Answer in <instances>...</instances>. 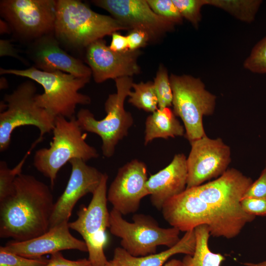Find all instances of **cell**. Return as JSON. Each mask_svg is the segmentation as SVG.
<instances>
[{
	"instance_id": "44dd1931",
	"label": "cell",
	"mask_w": 266,
	"mask_h": 266,
	"mask_svg": "<svg viewBox=\"0 0 266 266\" xmlns=\"http://www.w3.org/2000/svg\"><path fill=\"white\" fill-rule=\"evenodd\" d=\"M195 246V233L194 230H192L185 232L174 246L159 253L134 257L122 247H117L114 250L113 259L122 266H164L169 258L174 255H193Z\"/></svg>"
},
{
	"instance_id": "5b68a950",
	"label": "cell",
	"mask_w": 266,
	"mask_h": 266,
	"mask_svg": "<svg viewBox=\"0 0 266 266\" xmlns=\"http://www.w3.org/2000/svg\"><path fill=\"white\" fill-rule=\"evenodd\" d=\"M52 133L50 146L36 150L33 162L35 168L49 179L52 187L59 170L70 160L86 162L99 157L96 148L86 141L87 133H83L75 116L70 119L56 117Z\"/></svg>"
},
{
	"instance_id": "9a60e30c",
	"label": "cell",
	"mask_w": 266,
	"mask_h": 266,
	"mask_svg": "<svg viewBox=\"0 0 266 266\" xmlns=\"http://www.w3.org/2000/svg\"><path fill=\"white\" fill-rule=\"evenodd\" d=\"M140 54L139 50L114 52L102 38L86 47L85 58L94 81L100 83L107 79L132 77L139 73L140 68L137 59Z\"/></svg>"
},
{
	"instance_id": "f1b7e54d",
	"label": "cell",
	"mask_w": 266,
	"mask_h": 266,
	"mask_svg": "<svg viewBox=\"0 0 266 266\" xmlns=\"http://www.w3.org/2000/svg\"><path fill=\"white\" fill-rule=\"evenodd\" d=\"M183 18L198 28L201 20V9L205 0H172Z\"/></svg>"
},
{
	"instance_id": "7a4b0ae2",
	"label": "cell",
	"mask_w": 266,
	"mask_h": 266,
	"mask_svg": "<svg viewBox=\"0 0 266 266\" xmlns=\"http://www.w3.org/2000/svg\"><path fill=\"white\" fill-rule=\"evenodd\" d=\"M252 182L250 177L231 168L216 179L194 187L212 214L214 227L211 236L234 238L247 223L255 219V216L246 213L241 205V200Z\"/></svg>"
},
{
	"instance_id": "b9f144b4",
	"label": "cell",
	"mask_w": 266,
	"mask_h": 266,
	"mask_svg": "<svg viewBox=\"0 0 266 266\" xmlns=\"http://www.w3.org/2000/svg\"><path fill=\"white\" fill-rule=\"evenodd\" d=\"M104 266H122L120 265L118 263H117L116 261L113 260L107 261V262L106 263L105 265Z\"/></svg>"
},
{
	"instance_id": "d6a6232c",
	"label": "cell",
	"mask_w": 266,
	"mask_h": 266,
	"mask_svg": "<svg viewBox=\"0 0 266 266\" xmlns=\"http://www.w3.org/2000/svg\"><path fill=\"white\" fill-rule=\"evenodd\" d=\"M245 198H266V166L259 177L246 191L243 197Z\"/></svg>"
},
{
	"instance_id": "3957f363",
	"label": "cell",
	"mask_w": 266,
	"mask_h": 266,
	"mask_svg": "<svg viewBox=\"0 0 266 266\" xmlns=\"http://www.w3.org/2000/svg\"><path fill=\"white\" fill-rule=\"evenodd\" d=\"M120 30L130 29L111 16L94 11L80 0H57L54 34L60 44L76 49L86 48Z\"/></svg>"
},
{
	"instance_id": "ac0fdd59",
	"label": "cell",
	"mask_w": 266,
	"mask_h": 266,
	"mask_svg": "<svg viewBox=\"0 0 266 266\" xmlns=\"http://www.w3.org/2000/svg\"><path fill=\"white\" fill-rule=\"evenodd\" d=\"M162 210L165 220L180 232L194 230L202 225L208 226L210 235L213 231L214 220L209 208L194 187L167 200Z\"/></svg>"
},
{
	"instance_id": "83f0119b",
	"label": "cell",
	"mask_w": 266,
	"mask_h": 266,
	"mask_svg": "<svg viewBox=\"0 0 266 266\" xmlns=\"http://www.w3.org/2000/svg\"><path fill=\"white\" fill-rule=\"evenodd\" d=\"M244 67L255 73H266V36L252 48L243 63Z\"/></svg>"
},
{
	"instance_id": "e575fe53",
	"label": "cell",
	"mask_w": 266,
	"mask_h": 266,
	"mask_svg": "<svg viewBox=\"0 0 266 266\" xmlns=\"http://www.w3.org/2000/svg\"><path fill=\"white\" fill-rule=\"evenodd\" d=\"M45 266H92L88 259H81L70 260L64 257L61 252L51 254L48 263Z\"/></svg>"
},
{
	"instance_id": "6da1fadb",
	"label": "cell",
	"mask_w": 266,
	"mask_h": 266,
	"mask_svg": "<svg viewBox=\"0 0 266 266\" xmlns=\"http://www.w3.org/2000/svg\"><path fill=\"white\" fill-rule=\"evenodd\" d=\"M54 203L46 184L33 175L19 174L12 193L0 201V237L21 241L47 232Z\"/></svg>"
},
{
	"instance_id": "60d3db41",
	"label": "cell",
	"mask_w": 266,
	"mask_h": 266,
	"mask_svg": "<svg viewBox=\"0 0 266 266\" xmlns=\"http://www.w3.org/2000/svg\"><path fill=\"white\" fill-rule=\"evenodd\" d=\"M243 265L245 266H266V261L260 263H245Z\"/></svg>"
},
{
	"instance_id": "7c38bea8",
	"label": "cell",
	"mask_w": 266,
	"mask_h": 266,
	"mask_svg": "<svg viewBox=\"0 0 266 266\" xmlns=\"http://www.w3.org/2000/svg\"><path fill=\"white\" fill-rule=\"evenodd\" d=\"M187 158V188L200 186L218 178L228 168L231 149L220 138L211 139L206 135L191 143Z\"/></svg>"
},
{
	"instance_id": "4dcf8cb0",
	"label": "cell",
	"mask_w": 266,
	"mask_h": 266,
	"mask_svg": "<svg viewBox=\"0 0 266 266\" xmlns=\"http://www.w3.org/2000/svg\"><path fill=\"white\" fill-rule=\"evenodd\" d=\"M152 10L158 15L175 25L180 24L183 18L172 0H146Z\"/></svg>"
},
{
	"instance_id": "7402d4cb",
	"label": "cell",
	"mask_w": 266,
	"mask_h": 266,
	"mask_svg": "<svg viewBox=\"0 0 266 266\" xmlns=\"http://www.w3.org/2000/svg\"><path fill=\"white\" fill-rule=\"evenodd\" d=\"M145 124V145L155 138L167 139L182 136L185 134L184 126L170 107L159 108L147 117Z\"/></svg>"
},
{
	"instance_id": "5bb4252c",
	"label": "cell",
	"mask_w": 266,
	"mask_h": 266,
	"mask_svg": "<svg viewBox=\"0 0 266 266\" xmlns=\"http://www.w3.org/2000/svg\"><path fill=\"white\" fill-rule=\"evenodd\" d=\"M146 164L132 160L120 167L107 193V200L122 215L135 212L141 200L149 195Z\"/></svg>"
},
{
	"instance_id": "f35d334b",
	"label": "cell",
	"mask_w": 266,
	"mask_h": 266,
	"mask_svg": "<svg viewBox=\"0 0 266 266\" xmlns=\"http://www.w3.org/2000/svg\"><path fill=\"white\" fill-rule=\"evenodd\" d=\"M164 266H186L182 261L173 259L167 261Z\"/></svg>"
},
{
	"instance_id": "9c48e42d",
	"label": "cell",
	"mask_w": 266,
	"mask_h": 266,
	"mask_svg": "<svg viewBox=\"0 0 266 266\" xmlns=\"http://www.w3.org/2000/svg\"><path fill=\"white\" fill-rule=\"evenodd\" d=\"M173 100V111L184 124L185 136L191 143L205 135L202 118L215 110V95L208 91L199 78L189 75L169 76Z\"/></svg>"
},
{
	"instance_id": "74e56055",
	"label": "cell",
	"mask_w": 266,
	"mask_h": 266,
	"mask_svg": "<svg viewBox=\"0 0 266 266\" xmlns=\"http://www.w3.org/2000/svg\"><path fill=\"white\" fill-rule=\"evenodd\" d=\"M11 30L10 26L7 22L3 19L0 20V33L1 34L10 33Z\"/></svg>"
},
{
	"instance_id": "603a6c76",
	"label": "cell",
	"mask_w": 266,
	"mask_h": 266,
	"mask_svg": "<svg viewBox=\"0 0 266 266\" xmlns=\"http://www.w3.org/2000/svg\"><path fill=\"white\" fill-rule=\"evenodd\" d=\"M196 246L193 255H186L182 261L186 266H220L225 257L214 253L209 249L208 239L210 236L208 226H199L194 229Z\"/></svg>"
},
{
	"instance_id": "8d00e7d4",
	"label": "cell",
	"mask_w": 266,
	"mask_h": 266,
	"mask_svg": "<svg viewBox=\"0 0 266 266\" xmlns=\"http://www.w3.org/2000/svg\"><path fill=\"white\" fill-rule=\"evenodd\" d=\"M0 57L8 56L23 61L13 45L10 41L7 40L0 39Z\"/></svg>"
},
{
	"instance_id": "cb8c5ba5",
	"label": "cell",
	"mask_w": 266,
	"mask_h": 266,
	"mask_svg": "<svg viewBox=\"0 0 266 266\" xmlns=\"http://www.w3.org/2000/svg\"><path fill=\"white\" fill-rule=\"evenodd\" d=\"M212 5L227 12L235 18L248 23L252 22L263 1L261 0H205Z\"/></svg>"
},
{
	"instance_id": "e0dca14e",
	"label": "cell",
	"mask_w": 266,
	"mask_h": 266,
	"mask_svg": "<svg viewBox=\"0 0 266 266\" xmlns=\"http://www.w3.org/2000/svg\"><path fill=\"white\" fill-rule=\"evenodd\" d=\"M54 33L31 42L27 53L33 66L44 71H61L83 78H91L90 67L60 47Z\"/></svg>"
},
{
	"instance_id": "8fae6325",
	"label": "cell",
	"mask_w": 266,
	"mask_h": 266,
	"mask_svg": "<svg viewBox=\"0 0 266 266\" xmlns=\"http://www.w3.org/2000/svg\"><path fill=\"white\" fill-rule=\"evenodd\" d=\"M108 177L107 174L103 173L89 205L81 206L77 213V218L68 222L69 229L83 237L92 266H104L108 261L104 252L107 240L106 230L109 226L110 212L107 207Z\"/></svg>"
},
{
	"instance_id": "484cf974",
	"label": "cell",
	"mask_w": 266,
	"mask_h": 266,
	"mask_svg": "<svg viewBox=\"0 0 266 266\" xmlns=\"http://www.w3.org/2000/svg\"><path fill=\"white\" fill-rule=\"evenodd\" d=\"M35 145L33 144L23 159L12 169L8 167L6 162L0 161V201L12 192L16 177L22 173V167L29 154Z\"/></svg>"
},
{
	"instance_id": "30bf717a",
	"label": "cell",
	"mask_w": 266,
	"mask_h": 266,
	"mask_svg": "<svg viewBox=\"0 0 266 266\" xmlns=\"http://www.w3.org/2000/svg\"><path fill=\"white\" fill-rule=\"evenodd\" d=\"M56 3L55 0H1L0 14L18 38L31 43L54 33Z\"/></svg>"
},
{
	"instance_id": "2e32d148",
	"label": "cell",
	"mask_w": 266,
	"mask_h": 266,
	"mask_svg": "<svg viewBox=\"0 0 266 266\" xmlns=\"http://www.w3.org/2000/svg\"><path fill=\"white\" fill-rule=\"evenodd\" d=\"M69 163L70 176L64 192L54 203L50 228L68 222L75 204L83 196L95 192L103 174L82 160L73 159Z\"/></svg>"
},
{
	"instance_id": "8992f818",
	"label": "cell",
	"mask_w": 266,
	"mask_h": 266,
	"mask_svg": "<svg viewBox=\"0 0 266 266\" xmlns=\"http://www.w3.org/2000/svg\"><path fill=\"white\" fill-rule=\"evenodd\" d=\"M115 81L116 92L110 94L105 102L106 115L104 118L97 120L86 108L80 109L75 117L83 131L97 134L101 138L102 154L106 158L113 155L119 141L127 135L133 123L131 113L124 108L125 100L132 88L133 79L124 77Z\"/></svg>"
},
{
	"instance_id": "52a82bcc",
	"label": "cell",
	"mask_w": 266,
	"mask_h": 266,
	"mask_svg": "<svg viewBox=\"0 0 266 266\" xmlns=\"http://www.w3.org/2000/svg\"><path fill=\"white\" fill-rule=\"evenodd\" d=\"M133 222L124 219L122 215L112 208L110 211V233L121 238V247L134 257H142L156 253L157 247L168 248L180 240V231L174 227L164 228L152 217L135 214Z\"/></svg>"
},
{
	"instance_id": "ab89813d",
	"label": "cell",
	"mask_w": 266,
	"mask_h": 266,
	"mask_svg": "<svg viewBox=\"0 0 266 266\" xmlns=\"http://www.w3.org/2000/svg\"><path fill=\"white\" fill-rule=\"evenodd\" d=\"M8 87V83L6 78L2 77L0 79V89H5Z\"/></svg>"
},
{
	"instance_id": "4316f807",
	"label": "cell",
	"mask_w": 266,
	"mask_h": 266,
	"mask_svg": "<svg viewBox=\"0 0 266 266\" xmlns=\"http://www.w3.org/2000/svg\"><path fill=\"white\" fill-rule=\"evenodd\" d=\"M153 82L158 100L159 108L171 106L173 100L172 91L170 78L164 66H159Z\"/></svg>"
},
{
	"instance_id": "d4e9b609",
	"label": "cell",
	"mask_w": 266,
	"mask_h": 266,
	"mask_svg": "<svg viewBox=\"0 0 266 266\" xmlns=\"http://www.w3.org/2000/svg\"><path fill=\"white\" fill-rule=\"evenodd\" d=\"M128 97V102L136 108L148 112L153 113L158 108V100L153 82L147 81L133 83Z\"/></svg>"
},
{
	"instance_id": "d6986e66",
	"label": "cell",
	"mask_w": 266,
	"mask_h": 266,
	"mask_svg": "<svg viewBox=\"0 0 266 266\" xmlns=\"http://www.w3.org/2000/svg\"><path fill=\"white\" fill-rule=\"evenodd\" d=\"M68 222H63L43 234L27 240L9 241L2 247L9 252L31 259L40 258L46 254L51 255L65 250L88 252L85 242L70 233Z\"/></svg>"
},
{
	"instance_id": "1f68e13d",
	"label": "cell",
	"mask_w": 266,
	"mask_h": 266,
	"mask_svg": "<svg viewBox=\"0 0 266 266\" xmlns=\"http://www.w3.org/2000/svg\"><path fill=\"white\" fill-rule=\"evenodd\" d=\"M241 205L243 210L249 214L266 216V198H243Z\"/></svg>"
},
{
	"instance_id": "277c9868",
	"label": "cell",
	"mask_w": 266,
	"mask_h": 266,
	"mask_svg": "<svg viewBox=\"0 0 266 266\" xmlns=\"http://www.w3.org/2000/svg\"><path fill=\"white\" fill-rule=\"evenodd\" d=\"M0 74L28 78L41 85L44 92L36 94V102L55 117L63 116L70 119L75 117L77 105H88L91 101L89 96L79 92L90 78L79 77L61 71H44L33 66L24 69L0 68Z\"/></svg>"
},
{
	"instance_id": "4fadbf2b",
	"label": "cell",
	"mask_w": 266,
	"mask_h": 266,
	"mask_svg": "<svg viewBox=\"0 0 266 266\" xmlns=\"http://www.w3.org/2000/svg\"><path fill=\"white\" fill-rule=\"evenodd\" d=\"M92 2L132 29L146 32L150 41H155L175 26L171 21L157 15L146 0H95Z\"/></svg>"
},
{
	"instance_id": "836d02e7",
	"label": "cell",
	"mask_w": 266,
	"mask_h": 266,
	"mask_svg": "<svg viewBox=\"0 0 266 266\" xmlns=\"http://www.w3.org/2000/svg\"><path fill=\"white\" fill-rule=\"evenodd\" d=\"M127 37L129 50L130 51L139 50L140 48L144 47L149 41H150L148 34L138 29L130 30Z\"/></svg>"
},
{
	"instance_id": "ba28073f",
	"label": "cell",
	"mask_w": 266,
	"mask_h": 266,
	"mask_svg": "<svg viewBox=\"0 0 266 266\" xmlns=\"http://www.w3.org/2000/svg\"><path fill=\"white\" fill-rule=\"evenodd\" d=\"M36 88L32 81L20 84L11 93L6 94L3 100L6 109L0 112V151L9 147L11 134L17 128L24 126H33L40 131L38 138L52 132L55 117L46 109L39 106L35 101Z\"/></svg>"
},
{
	"instance_id": "f546056e",
	"label": "cell",
	"mask_w": 266,
	"mask_h": 266,
	"mask_svg": "<svg viewBox=\"0 0 266 266\" xmlns=\"http://www.w3.org/2000/svg\"><path fill=\"white\" fill-rule=\"evenodd\" d=\"M49 260L45 257L37 259L26 258L0 247V266H45Z\"/></svg>"
},
{
	"instance_id": "ffe728a7",
	"label": "cell",
	"mask_w": 266,
	"mask_h": 266,
	"mask_svg": "<svg viewBox=\"0 0 266 266\" xmlns=\"http://www.w3.org/2000/svg\"><path fill=\"white\" fill-rule=\"evenodd\" d=\"M187 158L176 154L168 166L148 179L146 187L152 205L162 210L169 200L184 192L187 187Z\"/></svg>"
},
{
	"instance_id": "d590c367",
	"label": "cell",
	"mask_w": 266,
	"mask_h": 266,
	"mask_svg": "<svg viewBox=\"0 0 266 266\" xmlns=\"http://www.w3.org/2000/svg\"><path fill=\"white\" fill-rule=\"evenodd\" d=\"M111 41L109 48L116 52H123L129 50V44L127 35L125 36L116 32L111 34Z\"/></svg>"
}]
</instances>
